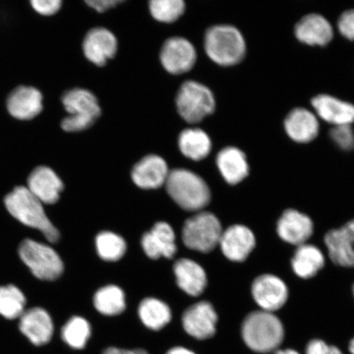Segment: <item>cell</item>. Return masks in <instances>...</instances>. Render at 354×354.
<instances>
[{
    "instance_id": "obj_6",
    "label": "cell",
    "mask_w": 354,
    "mask_h": 354,
    "mask_svg": "<svg viewBox=\"0 0 354 354\" xmlns=\"http://www.w3.org/2000/svg\"><path fill=\"white\" fill-rule=\"evenodd\" d=\"M176 101L180 117L189 123L203 121L216 109L215 97L210 88L194 81L180 86Z\"/></svg>"
},
{
    "instance_id": "obj_8",
    "label": "cell",
    "mask_w": 354,
    "mask_h": 354,
    "mask_svg": "<svg viewBox=\"0 0 354 354\" xmlns=\"http://www.w3.org/2000/svg\"><path fill=\"white\" fill-rule=\"evenodd\" d=\"M20 258L41 280L54 281L64 272L60 256L51 247L32 240L22 241L19 247Z\"/></svg>"
},
{
    "instance_id": "obj_15",
    "label": "cell",
    "mask_w": 354,
    "mask_h": 354,
    "mask_svg": "<svg viewBox=\"0 0 354 354\" xmlns=\"http://www.w3.org/2000/svg\"><path fill=\"white\" fill-rule=\"evenodd\" d=\"M221 252L234 262H243L254 249L256 241L251 230L242 225H234L221 234Z\"/></svg>"
},
{
    "instance_id": "obj_14",
    "label": "cell",
    "mask_w": 354,
    "mask_h": 354,
    "mask_svg": "<svg viewBox=\"0 0 354 354\" xmlns=\"http://www.w3.org/2000/svg\"><path fill=\"white\" fill-rule=\"evenodd\" d=\"M284 128L287 136L295 142L308 144L319 134V119L313 111L296 108L286 117Z\"/></svg>"
},
{
    "instance_id": "obj_18",
    "label": "cell",
    "mask_w": 354,
    "mask_h": 354,
    "mask_svg": "<svg viewBox=\"0 0 354 354\" xmlns=\"http://www.w3.org/2000/svg\"><path fill=\"white\" fill-rule=\"evenodd\" d=\"M19 329L33 344L43 346L51 342L55 327L50 314L46 310L34 308L22 314Z\"/></svg>"
},
{
    "instance_id": "obj_20",
    "label": "cell",
    "mask_w": 354,
    "mask_h": 354,
    "mask_svg": "<svg viewBox=\"0 0 354 354\" xmlns=\"http://www.w3.org/2000/svg\"><path fill=\"white\" fill-rule=\"evenodd\" d=\"M141 245L149 259L174 258L177 250L174 229L163 221L155 224L151 231L144 234Z\"/></svg>"
},
{
    "instance_id": "obj_43",
    "label": "cell",
    "mask_w": 354,
    "mask_h": 354,
    "mask_svg": "<svg viewBox=\"0 0 354 354\" xmlns=\"http://www.w3.org/2000/svg\"><path fill=\"white\" fill-rule=\"evenodd\" d=\"M353 295H354V285H353Z\"/></svg>"
},
{
    "instance_id": "obj_19",
    "label": "cell",
    "mask_w": 354,
    "mask_h": 354,
    "mask_svg": "<svg viewBox=\"0 0 354 354\" xmlns=\"http://www.w3.org/2000/svg\"><path fill=\"white\" fill-rule=\"evenodd\" d=\"M28 189L42 203L55 205L60 198L64 183L51 168L41 166L35 168L28 180Z\"/></svg>"
},
{
    "instance_id": "obj_41",
    "label": "cell",
    "mask_w": 354,
    "mask_h": 354,
    "mask_svg": "<svg viewBox=\"0 0 354 354\" xmlns=\"http://www.w3.org/2000/svg\"><path fill=\"white\" fill-rule=\"evenodd\" d=\"M275 354H299L297 351L294 349H286V351H278Z\"/></svg>"
},
{
    "instance_id": "obj_5",
    "label": "cell",
    "mask_w": 354,
    "mask_h": 354,
    "mask_svg": "<svg viewBox=\"0 0 354 354\" xmlns=\"http://www.w3.org/2000/svg\"><path fill=\"white\" fill-rule=\"evenodd\" d=\"M63 104L68 116L61 123L66 132H78L88 129L101 114L98 100L86 88H75L66 91L63 96Z\"/></svg>"
},
{
    "instance_id": "obj_26",
    "label": "cell",
    "mask_w": 354,
    "mask_h": 354,
    "mask_svg": "<svg viewBox=\"0 0 354 354\" xmlns=\"http://www.w3.org/2000/svg\"><path fill=\"white\" fill-rule=\"evenodd\" d=\"M180 152L194 161H201L209 156L212 141L205 131L198 128H189L180 133L178 139Z\"/></svg>"
},
{
    "instance_id": "obj_37",
    "label": "cell",
    "mask_w": 354,
    "mask_h": 354,
    "mask_svg": "<svg viewBox=\"0 0 354 354\" xmlns=\"http://www.w3.org/2000/svg\"><path fill=\"white\" fill-rule=\"evenodd\" d=\"M306 354H343L338 348L331 346L321 339H313L309 342Z\"/></svg>"
},
{
    "instance_id": "obj_16",
    "label": "cell",
    "mask_w": 354,
    "mask_h": 354,
    "mask_svg": "<svg viewBox=\"0 0 354 354\" xmlns=\"http://www.w3.org/2000/svg\"><path fill=\"white\" fill-rule=\"evenodd\" d=\"M82 47L86 59L92 64L102 66L116 55L118 41L108 29L96 28L86 34Z\"/></svg>"
},
{
    "instance_id": "obj_11",
    "label": "cell",
    "mask_w": 354,
    "mask_h": 354,
    "mask_svg": "<svg viewBox=\"0 0 354 354\" xmlns=\"http://www.w3.org/2000/svg\"><path fill=\"white\" fill-rule=\"evenodd\" d=\"M252 295L263 311L272 313L286 304L288 289L281 279L267 274L255 279L252 286Z\"/></svg>"
},
{
    "instance_id": "obj_36",
    "label": "cell",
    "mask_w": 354,
    "mask_h": 354,
    "mask_svg": "<svg viewBox=\"0 0 354 354\" xmlns=\"http://www.w3.org/2000/svg\"><path fill=\"white\" fill-rule=\"evenodd\" d=\"M30 4L35 12L44 16L54 15L62 7L60 0H34Z\"/></svg>"
},
{
    "instance_id": "obj_39",
    "label": "cell",
    "mask_w": 354,
    "mask_h": 354,
    "mask_svg": "<svg viewBox=\"0 0 354 354\" xmlns=\"http://www.w3.org/2000/svg\"><path fill=\"white\" fill-rule=\"evenodd\" d=\"M101 354H150L143 348H125L110 346L104 349Z\"/></svg>"
},
{
    "instance_id": "obj_31",
    "label": "cell",
    "mask_w": 354,
    "mask_h": 354,
    "mask_svg": "<svg viewBox=\"0 0 354 354\" xmlns=\"http://www.w3.org/2000/svg\"><path fill=\"white\" fill-rule=\"evenodd\" d=\"M26 298L19 288L10 285L0 286V315L12 320L25 313Z\"/></svg>"
},
{
    "instance_id": "obj_42",
    "label": "cell",
    "mask_w": 354,
    "mask_h": 354,
    "mask_svg": "<svg viewBox=\"0 0 354 354\" xmlns=\"http://www.w3.org/2000/svg\"><path fill=\"white\" fill-rule=\"evenodd\" d=\"M349 351H351L352 354H354V339H353L351 344H349Z\"/></svg>"
},
{
    "instance_id": "obj_21",
    "label": "cell",
    "mask_w": 354,
    "mask_h": 354,
    "mask_svg": "<svg viewBox=\"0 0 354 354\" xmlns=\"http://www.w3.org/2000/svg\"><path fill=\"white\" fill-rule=\"evenodd\" d=\"M7 109L13 118L19 120H30L41 113V93L32 86L17 87L8 96Z\"/></svg>"
},
{
    "instance_id": "obj_27",
    "label": "cell",
    "mask_w": 354,
    "mask_h": 354,
    "mask_svg": "<svg viewBox=\"0 0 354 354\" xmlns=\"http://www.w3.org/2000/svg\"><path fill=\"white\" fill-rule=\"evenodd\" d=\"M138 313L146 328L153 331L165 328L169 324L172 317L170 307L162 301L154 298L141 301Z\"/></svg>"
},
{
    "instance_id": "obj_1",
    "label": "cell",
    "mask_w": 354,
    "mask_h": 354,
    "mask_svg": "<svg viewBox=\"0 0 354 354\" xmlns=\"http://www.w3.org/2000/svg\"><path fill=\"white\" fill-rule=\"evenodd\" d=\"M6 209L20 223L38 230L47 240L55 243L60 234L44 212L43 203L35 197L28 187H16L4 199Z\"/></svg>"
},
{
    "instance_id": "obj_4",
    "label": "cell",
    "mask_w": 354,
    "mask_h": 354,
    "mask_svg": "<svg viewBox=\"0 0 354 354\" xmlns=\"http://www.w3.org/2000/svg\"><path fill=\"white\" fill-rule=\"evenodd\" d=\"M165 185L171 198L184 210H202L211 201L209 185L202 177L192 171H171Z\"/></svg>"
},
{
    "instance_id": "obj_2",
    "label": "cell",
    "mask_w": 354,
    "mask_h": 354,
    "mask_svg": "<svg viewBox=\"0 0 354 354\" xmlns=\"http://www.w3.org/2000/svg\"><path fill=\"white\" fill-rule=\"evenodd\" d=\"M205 50L216 64L232 66L245 59L247 44L241 30L236 26L218 25L207 30Z\"/></svg>"
},
{
    "instance_id": "obj_10",
    "label": "cell",
    "mask_w": 354,
    "mask_h": 354,
    "mask_svg": "<svg viewBox=\"0 0 354 354\" xmlns=\"http://www.w3.org/2000/svg\"><path fill=\"white\" fill-rule=\"evenodd\" d=\"M181 323L185 333L192 338L209 339L216 334L218 314L210 303L201 301L185 310Z\"/></svg>"
},
{
    "instance_id": "obj_12",
    "label": "cell",
    "mask_w": 354,
    "mask_h": 354,
    "mask_svg": "<svg viewBox=\"0 0 354 354\" xmlns=\"http://www.w3.org/2000/svg\"><path fill=\"white\" fill-rule=\"evenodd\" d=\"M311 103L318 119L333 127L352 125L354 122V105L347 101L321 94L314 97Z\"/></svg>"
},
{
    "instance_id": "obj_32",
    "label": "cell",
    "mask_w": 354,
    "mask_h": 354,
    "mask_svg": "<svg viewBox=\"0 0 354 354\" xmlns=\"http://www.w3.org/2000/svg\"><path fill=\"white\" fill-rule=\"evenodd\" d=\"M95 245L100 258L108 262H116L121 259L127 251L125 240L111 232L100 233L96 237Z\"/></svg>"
},
{
    "instance_id": "obj_17",
    "label": "cell",
    "mask_w": 354,
    "mask_h": 354,
    "mask_svg": "<svg viewBox=\"0 0 354 354\" xmlns=\"http://www.w3.org/2000/svg\"><path fill=\"white\" fill-rule=\"evenodd\" d=\"M325 243L332 262L342 267L354 268V219L327 233Z\"/></svg>"
},
{
    "instance_id": "obj_30",
    "label": "cell",
    "mask_w": 354,
    "mask_h": 354,
    "mask_svg": "<svg viewBox=\"0 0 354 354\" xmlns=\"http://www.w3.org/2000/svg\"><path fill=\"white\" fill-rule=\"evenodd\" d=\"M92 335V328L85 318L73 317L63 326L61 330L64 342L75 351H82L86 348Z\"/></svg>"
},
{
    "instance_id": "obj_9",
    "label": "cell",
    "mask_w": 354,
    "mask_h": 354,
    "mask_svg": "<svg viewBox=\"0 0 354 354\" xmlns=\"http://www.w3.org/2000/svg\"><path fill=\"white\" fill-rule=\"evenodd\" d=\"M160 60L167 73L174 75L184 74L194 68L197 60V53L188 39L172 37L163 44Z\"/></svg>"
},
{
    "instance_id": "obj_38",
    "label": "cell",
    "mask_w": 354,
    "mask_h": 354,
    "mask_svg": "<svg viewBox=\"0 0 354 354\" xmlns=\"http://www.w3.org/2000/svg\"><path fill=\"white\" fill-rule=\"evenodd\" d=\"M122 3V0H90L86 1L88 6L99 12H104Z\"/></svg>"
},
{
    "instance_id": "obj_40",
    "label": "cell",
    "mask_w": 354,
    "mask_h": 354,
    "mask_svg": "<svg viewBox=\"0 0 354 354\" xmlns=\"http://www.w3.org/2000/svg\"><path fill=\"white\" fill-rule=\"evenodd\" d=\"M165 354H197L196 352L192 351V349L184 347V346H174L172 347L165 353Z\"/></svg>"
},
{
    "instance_id": "obj_29",
    "label": "cell",
    "mask_w": 354,
    "mask_h": 354,
    "mask_svg": "<svg viewBox=\"0 0 354 354\" xmlns=\"http://www.w3.org/2000/svg\"><path fill=\"white\" fill-rule=\"evenodd\" d=\"M95 307L104 316H117L126 309V296L121 288L107 286L96 292L94 297Z\"/></svg>"
},
{
    "instance_id": "obj_34",
    "label": "cell",
    "mask_w": 354,
    "mask_h": 354,
    "mask_svg": "<svg viewBox=\"0 0 354 354\" xmlns=\"http://www.w3.org/2000/svg\"><path fill=\"white\" fill-rule=\"evenodd\" d=\"M334 143L343 150L354 149V131L352 125L333 127L330 132Z\"/></svg>"
},
{
    "instance_id": "obj_7",
    "label": "cell",
    "mask_w": 354,
    "mask_h": 354,
    "mask_svg": "<svg viewBox=\"0 0 354 354\" xmlns=\"http://www.w3.org/2000/svg\"><path fill=\"white\" fill-rule=\"evenodd\" d=\"M221 234L218 218L211 212H202L185 221L183 241L189 250L209 253L219 245Z\"/></svg>"
},
{
    "instance_id": "obj_35",
    "label": "cell",
    "mask_w": 354,
    "mask_h": 354,
    "mask_svg": "<svg viewBox=\"0 0 354 354\" xmlns=\"http://www.w3.org/2000/svg\"><path fill=\"white\" fill-rule=\"evenodd\" d=\"M337 28L345 39L354 41V10L345 11L340 15Z\"/></svg>"
},
{
    "instance_id": "obj_13",
    "label": "cell",
    "mask_w": 354,
    "mask_h": 354,
    "mask_svg": "<svg viewBox=\"0 0 354 354\" xmlns=\"http://www.w3.org/2000/svg\"><path fill=\"white\" fill-rule=\"evenodd\" d=\"M295 37L309 46H326L334 37L333 26L318 13H310L301 19L295 28Z\"/></svg>"
},
{
    "instance_id": "obj_25",
    "label": "cell",
    "mask_w": 354,
    "mask_h": 354,
    "mask_svg": "<svg viewBox=\"0 0 354 354\" xmlns=\"http://www.w3.org/2000/svg\"><path fill=\"white\" fill-rule=\"evenodd\" d=\"M177 285L190 296L201 295L207 286V275L201 265L193 260L181 259L174 265Z\"/></svg>"
},
{
    "instance_id": "obj_3",
    "label": "cell",
    "mask_w": 354,
    "mask_h": 354,
    "mask_svg": "<svg viewBox=\"0 0 354 354\" xmlns=\"http://www.w3.org/2000/svg\"><path fill=\"white\" fill-rule=\"evenodd\" d=\"M242 337L252 351L268 353L280 346L284 339V328L272 313L262 310L247 316L242 325Z\"/></svg>"
},
{
    "instance_id": "obj_23",
    "label": "cell",
    "mask_w": 354,
    "mask_h": 354,
    "mask_svg": "<svg viewBox=\"0 0 354 354\" xmlns=\"http://www.w3.org/2000/svg\"><path fill=\"white\" fill-rule=\"evenodd\" d=\"M313 232L309 216L295 209H288L277 223V233L283 241L294 245H304Z\"/></svg>"
},
{
    "instance_id": "obj_33",
    "label": "cell",
    "mask_w": 354,
    "mask_h": 354,
    "mask_svg": "<svg viewBox=\"0 0 354 354\" xmlns=\"http://www.w3.org/2000/svg\"><path fill=\"white\" fill-rule=\"evenodd\" d=\"M185 3L183 0H153L149 2V10L154 19L165 24H171L183 15Z\"/></svg>"
},
{
    "instance_id": "obj_24",
    "label": "cell",
    "mask_w": 354,
    "mask_h": 354,
    "mask_svg": "<svg viewBox=\"0 0 354 354\" xmlns=\"http://www.w3.org/2000/svg\"><path fill=\"white\" fill-rule=\"evenodd\" d=\"M216 165L221 176L230 185L241 183L250 174L245 153L234 146H228L221 150L216 156Z\"/></svg>"
},
{
    "instance_id": "obj_28",
    "label": "cell",
    "mask_w": 354,
    "mask_h": 354,
    "mask_svg": "<svg viewBox=\"0 0 354 354\" xmlns=\"http://www.w3.org/2000/svg\"><path fill=\"white\" fill-rule=\"evenodd\" d=\"M325 263L324 256L318 248L306 245H300L292 259V268L296 275L308 279L316 275Z\"/></svg>"
},
{
    "instance_id": "obj_22",
    "label": "cell",
    "mask_w": 354,
    "mask_h": 354,
    "mask_svg": "<svg viewBox=\"0 0 354 354\" xmlns=\"http://www.w3.org/2000/svg\"><path fill=\"white\" fill-rule=\"evenodd\" d=\"M165 159L158 155H148L133 167L131 177L137 187L145 189L161 187L169 175Z\"/></svg>"
}]
</instances>
